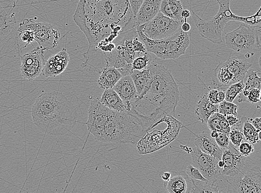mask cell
I'll return each mask as SVG.
<instances>
[{
    "label": "cell",
    "mask_w": 261,
    "mask_h": 193,
    "mask_svg": "<svg viewBox=\"0 0 261 193\" xmlns=\"http://www.w3.org/2000/svg\"><path fill=\"white\" fill-rule=\"evenodd\" d=\"M229 137L231 143L238 149L244 139L242 128L231 127Z\"/></svg>",
    "instance_id": "cell-35"
},
{
    "label": "cell",
    "mask_w": 261,
    "mask_h": 193,
    "mask_svg": "<svg viewBox=\"0 0 261 193\" xmlns=\"http://www.w3.org/2000/svg\"><path fill=\"white\" fill-rule=\"evenodd\" d=\"M190 153L193 165L200 170L209 181H215L220 177L222 170L218 166V160L217 159L202 152L197 146L192 149Z\"/></svg>",
    "instance_id": "cell-13"
},
{
    "label": "cell",
    "mask_w": 261,
    "mask_h": 193,
    "mask_svg": "<svg viewBox=\"0 0 261 193\" xmlns=\"http://www.w3.org/2000/svg\"><path fill=\"white\" fill-rule=\"evenodd\" d=\"M148 131L142 119L135 113L114 111L97 140L135 145Z\"/></svg>",
    "instance_id": "cell-4"
},
{
    "label": "cell",
    "mask_w": 261,
    "mask_h": 193,
    "mask_svg": "<svg viewBox=\"0 0 261 193\" xmlns=\"http://www.w3.org/2000/svg\"><path fill=\"white\" fill-rule=\"evenodd\" d=\"M215 140L222 150L227 148L231 143L229 134L224 133H219L218 136Z\"/></svg>",
    "instance_id": "cell-39"
},
{
    "label": "cell",
    "mask_w": 261,
    "mask_h": 193,
    "mask_svg": "<svg viewBox=\"0 0 261 193\" xmlns=\"http://www.w3.org/2000/svg\"><path fill=\"white\" fill-rule=\"evenodd\" d=\"M99 100L103 106L112 110L119 112L126 111L125 105L122 100L114 89L105 90Z\"/></svg>",
    "instance_id": "cell-25"
},
{
    "label": "cell",
    "mask_w": 261,
    "mask_h": 193,
    "mask_svg": "<svg viewBox=\"0 0 261 193\" xmlns=\"http://www.w3.org/2000/svg\"><path fill=\"white\" fill-rule=\"evenodd\" d=\"M70 55L65 48L49 57L45 61L44 66L43 75L47 78H55L59 76L67 68L69 61Z\"/></svg>",
    "instance_id": "cell-16"
},
{
    "label": "cell",
    "mask_w": 261,
    "mask_h": 193,
    "mask_svg": "<svg viewBox=\"0 0 261 193\" xmlns=\"http://www.w3.org/2000/svg\"><path fill=\"white\" fill-rule=\"evenodd\" d=\"M237 149L240 153L246 157L255 152L254 145L247 141L242 142Z\"/></svg>",
    "instance_id": "cell-40"
},
{
    "label": "cell",
    "mask_w": 261,
    "mask_h": 193,
    "mask_svg": "<svg viewBox=\"0 0 261 193\" xmlns=\"http://www.w3.org/2000/svg\"><path fill=\"white\" fill-rule=\"evenodd\" d=\"M186 172L189 177L193 180H200L202 182L209 181L208 180L204 177V175L202 174L200 171L193 165H188L187 168H186Z\"/></svg>",
    "instance_id": "cell-37"
},
{
    "label": "cell",
    "mask_w": 261,
    "mask_h": 193,
    "mask_svg": "<svg viewBox=\"0 0 261 193\" xmlns=\"http://www.w3.org/2000/svg\"><path fill=\"white\" fill-rule=\"evenodd\" d=\"M181 16L182 18L184 20H187L190 18V16H191V12H190L189 10L184 9L183 11H182Z\"/></svg>",
    "instance_id": "cell-45"
},
{
    "label": "cell",
    "mask_w": 261,
    "mask_h": 193,
    "mask_svg": "<svg viewBox=\"0 0 261 193\" xmlns=\"http://www.w3.org/2000/svg\"><path fill=\"white\" fill-rule=\"evenodd\" d=\"M18 37H20L23 43L26 44V45L31 44L33 42L35 41L34 33L30 30L18 32Z\"/></svg>",
    "instance_id": "cell-38"
},
{
    "label": "cell",
    "mask_w": 261,
    "mask_h": 193,
    "mask_svg": "<svg viewBox=\"0 0 261 193\" xmlns=\"http://www.w3.org/2000/svg\"><path fill=\"white\" fill-rule=\"evenodd\" d=\"M214 82L217 85L222 86L229 85L234 82V76L223 62L219 63L214 70Z\"/></svg>",
    "instance_id": "cell-26"
},
{
    "label": "cell",
    "mask_w": 261,
    "mask_h": 193,
    "mask_svg": "<svg viewBox=\"0 0 261 193\" xmlns=\"http://www.w3.org/2000/svg\"><path fill=\"white\" fill-rule=\"evenodd\" d=\"M33 123L45 134L63 135L72 120L67 99L59 91L40 95L31 110Z\"/></svg>",
    "instance_id": "cell-3"
},
{
    "label": "cell",
    "mask_w": 261,
    "mask_h": 193,
    "mask_svg": "<svg viewBox=\"0 0 261 193\" xmlns=\"http://www.w3.org/2000/svg\"><path fill=\"white\" fill-rule=\"evenodd\" d=\"M114 110L107 108L99 99L93 96L90 100L88 110V120L86 123L90 133L97 140L108 122Z\"/></svg>",
    "instance_id": "cell-11"
},
{
    "label": "cell",
    "mask_w": 261,
    "mask_h": 193,
    "mask_svg": "<svg viewBox=\"0 0 261 193\" xmlns=\"http://www.w3.org/2000/svg\"><path fill=\"white\" fill-rule=\"evenodd\" d=\"M11 27L10 17L0 2V35H3L9 32Z\"/></svg>",
    "instance_id": "cell-31"
},
{
    "label": "cell",
    "mask_w": 261,
    "mask_h": 193,
    "mask_svg": "<svg viewBox=\"0 0 261 193\" xmlns=\"http://www.w3.org/2000/svg\"><path fill=\"white\" fill-rule=\"evenodd\" d=\"M219 104H214L210 102L207 94H204L198 101L194 111L197 119L202 124H207L210 117L214 113L218 112Z\"/></svg>",
    "instance_id": "cell-21"
},
{
    "label": "cell",
    "mask_w": 261,
    "mask_h": 193,
    "mask_svg": "<svg viewBox=\"0 0 261 193\" xmlns=\"http://www.w3.org/2000/svg\"><path fill=\"white\" fill-rule=\"evenodd\" d=\"M244 87L245 83L243 81L232 83L225 91V100L227 102L233 103L237 96L242 93Z\"/></svg>",
    "instance_id": "cell-30"
},
{
    "label": "cell",
    "mask_w": 261,
    "mask_h": 193,
    "mask_svg": "<svg viewBox=\"0 0 261 193\" xmlns=\"http://www.w3.org/2000/svg\"><path fill=\"white\" fill-rule=\"evenodd\" d=\"M152 62V57L147 52L142 55L136 57L132 62L134 70H142L147 68Z\"/></svg>",
    "instance_id": "cell-32"
},
{
    "label": "cell",
    "mask_w": 261,
    "mask_h": 193,
    "mask_svg": "<svg viewBox=\"0 0 261 193\" xmlns=\"http://www.w3.org/2000/svg\"><path fill=\"white\" fill-rule=\"evenodd\" d=\"M131 77L133 80L139 98L144 93L150 85L151 81L150 69L148 66L147 68L142 70H134Z\"/></svg>",
    "instance_id": "cell-23"
},
{
    "label": "cell",
    "mask_w": 261,
    "mask_h": 193,
    "mask_svg": "<svg viewBox=\"0 0 261 193\" xmlns=\"http://www.w3.org/2000/svg\"><path fill=\"white\" fill-rule=\"evenodd\" d=\"M194 144L202 152L211 155L218 161L222 160L223 150L218 145L216 140L211 137L210 133L202 132L196 138Z\"/></svg>",
    "instance_id": "cell-19"
},
{
    "label": "cell",
    "mask_w": 261,
    "mask_h": 193,
    "mask_svg": "<svg viewBox=\"0 0 261 193\" xmlns=\"http://www.w3.org/2000/svg\"><path fill=\"white\" fill-rule=\"evenodd\" d=\"M222 160L225 163L221 175L233 177L245 165L246 157L243 156L233 144L223 150Z\"/></svg>",
    "instance_id": "cell-14"
},
{
    "label": "cell",
    "mask_w": 261,
    "mask_h": 193,
    "mask_svg": "<svg viewBox=\"0 0 261 193\" xmlns=\"http://www.w3.org/2000/svg\"><path fill=\"white\" fill-rule=\"evenodd\" d=\"M182 24L160 11L152 20L138 28L149 39L160 40L175 34L180 30Z\"/></svg>",
    "instance_id": "cell-10"
},
{
    "label": "cell",
    "mask_w": 261,
    "mask_h": 193,
    "mask_svg": "<svg viewBox=\"0 0 261 193\" xmlns=\"http://www.w3.org/2000/svg\"><path fill=\"white\" fill-rule=\"evenodd\" d=\"M137 32L148 53L155 55L163 60H175L185 54L190 44V36L188 32L181 30L168 38L154 40L149 39L139 28Z\"/></svg>",
    "instance_id": "cell-5"
},
{
    "label": "cell",
    "mask_w": 261,
    "mask_h": 193,
    "mask_svg": "<svg viewBox=\"0 0 261 193\" xmlns=\"http://www.w3.org/2000/svg\"><path fill=\"white\" fill-rule=\"evenodd\" d=\"M183 10L180 0H163L160 11L168 18L183 23L185 20L181 16Z\"/></svg>",
    "instance_id": "cell-24"
},
{
    "label": "cell",
    "mask_w": 261,
    "mask_h": 193,
    "mask_svg": "<svg viewBox=\"0 0 261 193\" xmlns=\"http://www.w3.org/2000/svg\"><path fill=\"white\" fill-rule=\"evenodd\" d=\"M219 133L216 131H211L210 133V136L211 137L214 138V139H216L218 136Z\"/></svg>",
    "instance_id": "cell-47"
},
{
    "label": "cell",
    "mask_w": 261,
    "mask_h": 193,
    "mask_svg": "<svg viewBox=\"0 0 261 193\" xmlns=\"http://www.w3.org/2000/svg\"><path fill=\"white\" fill-rule=\"evenodd\" d=\"M248 120L259 132L261 131V117H256L255 119L248 118Z\"/></svg>",
    "instance_id": "cell-43"
},
{
    "label": "cell",
    "mask_w": 261,
    "mask_h": 193,
    "mask_svg": "<svg viewBox=\"0 0 261 193\" xmlns=\"http://www.w3.org/2000/svg\"><path fill=\"white\" fill-rule=\"evenodd\" d=\"M44 52L45 50L39 46L31 52L24 54L21 57L20 73L24 79L28 81H34L43 74L45 62Z\"/></svg>",
    "instance_id": "cell-12"
},
{
    "label": "cell",
    "mask_w": 261,
    "mask_h": 193,
    "mask_svg": "<svg viewBox=\"0 0 261 193\" xmlns=\"http://www.w3.org/2000/svg\"><path fill=\"white\" fill-rule=\"evenodd\" d=\"M260 91H261L260 101L261 102V89L260 90Z\"/></svg>",
    "instance_id": "cell-50"
},
{
    "label": "cell",
    "mask_w": 261,
    "mask_h": 193,
    "mask_svg": "<svg viewBox=\"0 0 261 193\" xmlns=\"http://www.w3.org/2000/svg\"><path fill=\"white\" fill-rule=\"evenodd\" d=\"M73 20L88 40L87 53L135 28L128 0H79Z\"/></svg>",
    "instance_id": "cell-1"
},
{
    "label": "cell",
    "mask_w": 261,
    "mask_h": 193,
    "mask_svg": "<svg viewBox=\"0 0 261 193\" xmlns=\"http://www.w3.org/2000/svg\"><path fill=\"white\" fill-rule=\"evenodd\" d=\"M170 178L164 181L166 190L169 193H191L194 186L193 180L186 171H171Z\"/></svg>",
    "instance_id": "cell-17"
},
{
    "label": "cell",
    "mask_w": 261,
    "mask_h": 193,
    "mask_svg": "<svg viewBox=\"0 0 261 193\" xmlns=\"http://www.w3.org/2000/svg\"><path fill=\"white\" fill-rule=\"evenodd\" d=\"M259 140L261 141V131H260L259 132Z\"/></svg>",
    "instance_id": "cell-49"
},
{
    "label": "cell",
    "mask_w": 261,
    "mask_h": 193,
    "mask_svg": "<svg viewBox=\"0 0 261 193\" xmlns=\"http://www.w3.org/2000/svg\"><path fill=\"white\" fill-rule=\"evenodd\" d=\"M219 9L216 15L209 20L203 19L193 12L196 17V27L200 35L211 43H222V33L228 23L240 22L241 16L235 15L230 9L232 0H217Z\"/></svg>",
    "instance_id": "cell-6"
},
{
    "label": "cell",
    "mask_w": 261,
    "mask_h": 193,
    "mask_svg": "<svg viewBox=\"0 0 261 193\" xmlns=\"http://www.w3.org/2000/svg\"><path fill=\"white\" fill-rule=\"evenodd\" d=\"M227 47L233 51L261 53V28L242 23L225 35Z\"/></svg>",
    "instance_id": "cell-8"
},
{
    "label": "cell",
    "mask_w": 261,
    "mask_h": 193,
    "mask_svg": "<svg viewBox=\"0 0 261 193\" xmlns=\"http://www.w3.org/2000/svg\"><path fill=\"white\" fill-rule=\"evenodd\" d=\"M163 0H144L138 14L135 17V28L147 23L160 11Z\"/></svg>",
    "instance_id": "cell-18"
},
{
    "label": "cell",
    "mask_w": 261,
    "mask_h": 193,
    "mask_svg": "<svg viewBox=\"0 0 261 193\" xmlns=\"http://www.w3.org/2000/svg\"><path fill=\"white\" fill-rule=\"evenodd\" d=\"M216 182L220 193H261V169L245 165L233 177L221 175Z\"/></svg>",
    "instance_id": "cell-7"
},
{
    "label": "cell",
    "mask_w": 261,
    "mask_h": 193,
    "mask_svg": "<svg viewBox=\"0 0 261 193\" xmlns=\"http://www.w3.org/2000/svg\"><path fill=\"white\" fill-rule=\"evenodd\" d=\"M261 91L259 89H252L248 95L247 96V99L251 103H258L261 102L260 101Z\"/></svg>",
    "instance_id": "cell-41"
},
{
    "label": "cell",
    "mask_w": 261,
    "mask_h": 193,
    "mask_svg": "<svg viewBox=\"0 0 261 193\" xmlns=\"http://www.w3.org/2000/svg\"><path fill=\"white\" fill-rule=\"evenodd\" d=\"M225 91L218 89L211 90L207 93L210 102L214 104H219L225 100Z\"/></svg>",
    "instance_id": "cell-36"
},
{
    "label": "cell",
    "mask_w": 261,
    "mask_h": 193,
    "mask_svg": "<svg viewBox=\"0 0 261 193\" xmlns=\"http://www.w3.org/2000/svg\"><path fill=\"white\" fill-rule=\"evenodd\" d=\"M113 89L122 100L126 111L131 112L133 110L135 103L139 99V95L131 75L122 77Z\"/></svg>",
    "instance_id": "cell-15"
},
{
    "label": "cell",
    "mask_w": 261,
    "mask_h": 193,
    "mask_svg": "<svg viewBox=\"0 0 261 193\" xmlns=\"http://www.w3.org/2000/svg\"><path fill=\"white\" fill-rule=\"evenodd\" d=\"M122 77L121 73L113 66H105L101 71L97 83L103 90L113 89Z\"/></svg>",
    "instance_id": "cell-22"
},
{
    "label": "cell",
    "mask_w": 261,
    "mask_h": 193,
    "mask_svg": "<svg viewBox=\"0 0 261 193\" xmlns=\"http://www.w3.org/2000/svg\"><path fill=\"white\" fill-rule=\"evenodd\" d=\"M238 109V107L237 105L224 100L219 104L218 112L225 116L229 115L237 116Z\"/></svg>",
    "instance_id": "cell-33"
},
{
    "label": "cell",
    "mask_w": 261,
    "mask_h": 193,
    "mask_svg": "<svg viewBox=\"0 0 261 193\" xmlns=\"http://www.w3.org/2000/svg\"><path fill=\"white\" fill-rule=\"evenodd\" d=\"M148 67L151 73L150 85L130 112L139 115L151 129L165 116L175 115L180 94L170 71L152 62Z\"/></svg>",
    "instance_id": "cell-2"
},
{
    "label": "cell",
    "mask_w": 261,
    "mask_h": 193,
    "mask_svg": "<svg viewBox=\"0 0 261 193\" xmlns=\"http://www.w3.org/2000/svg\"><path fill=\"white\" fill-rule=\"evenodd\" d=\"M26 30L34 32L35 41L45 51L55 48L61 39V33L54 25L36 22L32 19H24L19 25L18 33Z\"/></svg>",
    "instance_id": "cell-9"
},
{
    "label": "cell",
    "mask_w": 261,
    "mask_h": 193,
    "mask_svg": "<svg viewBox=\"0 0 261 193\" xmlns=\"http://www.w3.org/2000/svg\"><path fill=\"white\" fill-rule=\"evenodd\" d=\"M259 73L254 70H249L247 73V78L245 87L241 94L244 97L247 98L248 94L252 89H261V77L259 76Z\"/></svg>",
    "instance_id": "cell-27"
},
{
    "label": "cell",
    "mask_w": 261,
    "mask_h": 193,
    "mask_svg": "<svg viewBox=\"0 0 261 193\" xmlns=\"http://www.w3.org/2000/svg\"><path fill=\"white\" fill-rule=\"evenodd\" d=\"M171 175V171H166L161 175V177L164 180V181H167L170 178Z\"/></svg>",
    "instance_id": "cell-46"
},
{
    "label": "cell",
    "mask_w": 261,
    "mask_h": 193,
    "mask_svg": "<svg viewBox=\"0 0 261 193\" xmlns=\"http://www.w3.org/2000/svg\"><path fill=\"white\" fill-rule=\"evenodd\" d=\"M223 64L234 76V82L244 81L252 64L237 57H230Z\"/></svg>",
    "instance_id": "cell-20"
},
{
    "label": "cell",
    "mask_w": 261,
    "mask_h": 193,
    "mask_svg": "<svg viewBox=\"0 0 261 193\" xmlns=\"http://www.w3.org/2000/svg\"><path fill=\"white\" fill-rule=\"evenodd\" d=\"M181 30L185 32H189L190 30V25L187 22V20H185V22L182 23L181 27Z\"/></svg>",
    "instance_id": "cell-44"
},
{
    "label": "cell",
    "mask_w": 261,
    "mask_h": 193,
    "mask_svg": "<svg viewBox=\"0 0 261 193\" xmlns=\"http://www.w3.org/2000/svg\"><path fill=\"white\" fill-rule=\"evenodd\" d=\"M223 115L220 113L217 112L214 113L210 117V118L207 121V127L211 131H216L218 133H222L221 128V121Z\"/></svg>",
    "instance_id": "cell-34"
},
{
    "label": "cell",
    "mask_w": 261,
    "mask_h": 193,
    "mask_svg": "<svg viewBox=\"0 0 261 193\" xmlns=\"http://www.w3.org/2000/svg\"><path fill=\"white\" fill-rule=\"evenodd\" d=\"M241 119L243 121L242 131L244 139L253 145L258 143L259 132L248 120L247 117L242 116Z\"/></svg>",
    "instance_id": "cell-28"
},
{
    "label": "cell",
    "mask_w": 261,
    "mask_h": 193,
    "mask_svg": "<svg viewBox=\"0 0 261 193\" xmlns=\"http://www.w3.org/2000/svg\"><path fill=\"white\" fill-rule=\"evenodd\" d=\"M144 1V0H128L134 18L136 15L138 14L140 8Z\"/></svg>",
    "instance_id": "cell-42"
},
{
    "label": "cell",
    "mask_w": 261,
    "mask_h": 193,
    "mask_svg": "<svg viewBox=\"0 0 261 193\" xmlns=\"http://www.w3.org/2000/svg\"><path fill=\"white\" fill-rule=\"evenodd\" d=\"M218 166L220 167V168L223 169V167L225 166L224 162H223L222 160L218 161Z\"/></svg>",
    "instance_id": "cell-48"
},
{
    "label": "cell",
    "mask_w": 261,
    "mask_h": 193,
    "mask_svg": "<svg viewBox=\"0 0 261 193\" xmlns=\"http://www.w3.org/2000/svg\"><path fill=\"white\" fill-rule=\"evenodd\" d=\"M194 186L192 193H220L216 180L211 182H202L193 180Z\"/></svg>",
    "instance_id": "cell-29"
}]
</instances>
